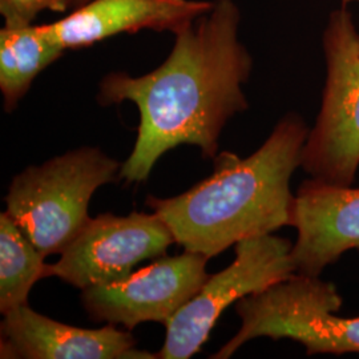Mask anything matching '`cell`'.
<instances>
[{
    "mask_svg": "<svg viewBox=\"0 0 359 359\" xmlns=\"http://www.w3.org/2000/svg\"><path fill=\"white\" fill-rule=\"evenodd\" d=\"M240 25L234 0H213L209 13L175 34L167 60L154 71L103 77L99 103L132 102L140 112L137 140L120 179L145 181L157 160L182 144L198 147L205 157L217 156L225 124L248 109L243 88L253 59L240 40Z\"/></svg>",
    "mask_w": 359,
    "mask_h": 359,
    "instance_id": "cell-1",
    "label": "cell"
},
{
    "mask_svg": "<svg viewBox=\"0 0 359 359\" xmlns=\"http://www.w3.org/2000/svg\"><path fill=\"white\" fill-rule=\"evenodd\" d=\"M309 130L301 116L289 114L255 154H217L208 179L176 197L149 196L147 205L177 244L209 259L243 240L290 226V180L301 167Z\"/></svg>",
    "mask_w": 359,
    "mask_h": 359,
    "instance_id": "cell-2",
    "label": "cell"
},
{
    "mask_svg": "<svg viewBox=\"0 0 359 359\" xmlns=\"http://www.w3.org/2000/svg\"><path fill=\"white\" fill-rule=\"evenodd\" d=\"M120 163L99 148H80L15 176L7 213L44 257L62 255L90 221L93 193L120 176Z\"/></svg>",
    "mask_w": 359,
    "mask_h": 359,
    "instance_id": "cell-3",
    "label": "cell"
},
{
    "mask_svg": "<svg viewBox=\"0 0 359 359\" xmlns=\"http://www.w3.org/2000/svg\"><path fill=\"white\" fill-rule=\"evenodd\" d=\"M342 297L320 277L293 274L236 302L241 327L210 358L226 359L246 342L268 337L292 339L314 354H359V317H341Z\"/></svg>",
    "mask_w": 359,
    "mask_h": 359,
    "instance_id": "cell-4",
    "label": "cell"
},
{
    "mask_svg": "<svg viewBox=\"0 0 359 359\" xmlns=\"http://www.w3.org/2000/svg\"><path fill=\"white\" fill-rule=\"evenodd\" d=\"M326 81L301 167L311 179L353 185L359 169V31L346 7L330 15L323 34Z\"/></svg>",
    "mask_w": 359,
    "mask_h": 359,
    "instance_id": "cell-5",
    "label": "cell"
},
{
    "mask_svg": "<svg viewBox=\"0 0 359 359\" xmlns=\"http://www.w3.org/2000/svg\"><path fill=\"white\" fill-rule=\"evenodd\" d=\"M234 246L236 258L231 265L209 276L197 294L165 325L167 337L156 358H191L231 304L295 274L293 245L286 238L271 233L246 238Z\"/></svg>",
    "mask_w": 359,
    "mask_h": 359,
    "instance_id": "cell-6",
    "label": "cell"
},
{
    "mask_svg": "<svg viewBox=\"0 0 359 359\" xmlns=\"http://www.w3.org/2000/svg\"><path fill=\"white\" fill-rule=\"evenodd\" d=\"M173 243V233L156 213L100 215L90 218L57 262L47 264L46 278L57 277L80 290L118 283L144 259L163 256Z\"/></svg>",
    "mask_w": 359,
    "mask_h": 359,
    "instance_id": "cell-7",
    "label": "cell"
},
{
    "mask_svg": "<svg viewBox=\"0 0 359 359\" xmlns=\"http://www.w3.org/2000/svg\"><path fill=\"white\" fill-rule=\"evenodd\" d=\"M208 261L187 250L161 257L123 281L84 289L81 304L90 320L123 325L128 330L144 322L167 325L205 283Z\"/></svg>",
    "mask_w": 359,
    "mask_h": 359,
    "instance_id": "cell-8",
    "label": "cell"
},
{
    "mask_svg": "<svg viewBox=\"0 0 359 359\" xmlns=\"http://www.w3.org/2000/svg\"><path fill=\"white\" fill-rule=\"evenodd\" d=\"M290 226L295 273L320 277L348 250H359V188L304 181L294 194Z\"/></svg>",
    "mask_w": 359,
    "mask_h": 359,
    "instance_id": "cell-9",
    "label": "cell"
},
{
    "mask_svg": "<svg viewBox=\"0 0 359 359\" xmlns=\"http://www.w3.org/2000/svg\"><path fill=\"white\" fill-rule=\"evenodd\" d=\"M136 339L115 325L83 329L39 314L28 304L13 309L0 323L4 359H154L136 348Z\"/></svg>",
    "mask_w": 359,
    "mask_h": 359,
    "instance_id": "cell-10",
    "label": "cell"
},
{
    "mask_svg": "<svg viewBox=\"0 0 359 359\" xmlns=\"http://www.w3.org/2000/svg\"><path fill=\"white\" fill-rule=\"evenodd\" d=\"M212 7L210 0H90L47 27L65 50H77L142 29L175 35Z\"/></svg>",
    "mask_w": 359,
    "mask_h": 359,
    "instance_id": "cell-11",
    "label": "cell"
},
{
    "mask_svg": "<svg viewBox=\"0 0 359 359\" xmlns=\"http://www.w3.org/2000/svg\"><path fill=\"white\" fill-rule=\"evenodd\" d=\"M65 51L47 25L0 29V90L6 112H13L40 72Z\"/></svg>",
    "mask_w": 359,
    "mask_h": 359,
    "instance_id": "cell-12",
    "label": "cell"
},
{
    "mask_svg": "<svg viewBox=\"0 0 359 359\" xmlns=\"http://www.w3.org/2000/svg\"><path fill=\"white\" fill-rule=\"evenodd\" d=\"M44 258L7 212L0 215V311L28 304L39 280L46 278Z\"/></svg>",
    "mask_w": 359,
    "mask_h": 359,
    "instance_id": "cell-13",
    "label": "cell"
},
{
    "mask_svg": "<svg viewBox=\"0 0 359 359\" xmlns=\"http://www.w3.org/2000/svg\"><path fill=\"white\" fill-rule=\"evenodd\" d=\"M74 0H0V13L4 26L23 27L34 25L44 11L65 13L72 8Z\"/></svg>",
    "mask_w": 359,
    "mask_h": 359,
    "instance_id": "cell-14",
    "label": "cell"
},
{
    "mask_svg": "<svg viewBox=\"0 0 359 359\" xmlns=\"http://www.w3.org/2000/svg\"><path fill=\"white\" fill-rule=\"evenodd\" d=\"M90 0H74V3H72V10H75L77 7H80V6H83V4H86V3H88Z\"/></svg>",
    "mask_w": 359,
    "mask_h": 359,
    "instance_id": "cell-15",
    "label": "cell"
},
{
    "mask_svg": "<svg viewBox=\"0 0 359 359\" xmlns=\"http://www.w3.org/2000/svg\"><path fill=\"white\" fill-rule=\"evenodd\" d=\"M351 1H359V0H342V3H344V4H347V3H351Z\"/></svg>",
    "mask_w": 359,
    "mask_h": 359,
    "instance_id": "cell-16",
    "label": "cell"
}]
</instances>
